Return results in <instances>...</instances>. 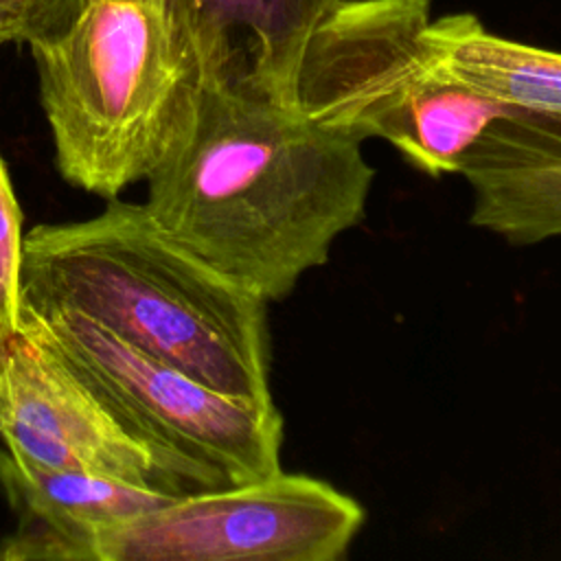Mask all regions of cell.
Here are the masks:
<instances>
[{
  "instance_id": "6da1fadb",
  "label": "cell",
  "mask_w": 561,
  "mask_h": 561,
  "mask_svg": "<svg viewBox=\"0 0 561 561\" xmlns=\"http://www.w3.org/2000/svg\"><path fill=\"white\" fill-rule=\"evenodd\" d=\"M373 180L359 140L250 85L199 79L145 206L169 239L272 302L364 219Z\"/></svg>"
},
{
  "instance_id": "7a4b0ae2",
  "label": "cell",
  "mask_w": 561,
  "mask_h": 561,
  "mask_svg": "<svg viewBox=\"0 0 561 561\" xmlns=\"http://www.w3.org/2000/svg\"><path fill=\"white\" fill-rule=\"evenodd\" d=\"M24 305L66 309L226 394L274 405L265 300L118 202L24 237Z\"/></svg>"
},
{
  "instance_id": "3957f363",
  "label": "cell",
  "mask_w": 561,
  "mask_h": 561,
  "mask_svg": "<svg viewBox=\"0 0 561 561\" xmlns=\"http://www.w3.org/2000/svg\"><path fill=\"white\" fill-rule=\"evenodd\" d=\"M31 50L59 173L110 199L147 180L199 83L178 0H83Z\"/></svg>"
},
{
  "instance_id": "277c9868",
  "label": "cell",
  "mask_w": 561,
  "mask_h": 561,
  "mask_svg": "<svg viewBox=\"0 0 561 561\" xmlns=\"http://www.w3.org/2000/svg\"><path fill=\"white\" fill-rule=\"evenodd\" d=\"M432 0H342L300 61L296 107L359 142L379 138L432 178L460 173L502 121L524 114L451 77L430 53Z\"/></svg>"
},
{
  "instance_id": "5b68a950",
  "label": "cell",
  "mask_w": 561,
  "mask_h": 561,
  "mask_svg": "<svg viewBox=\"0 0 561 561\" xmlns=\"http://www.w3.org/2000/svg\"><path fill=\"white\" fill-rule=\"evenodd\" d=\"M22 324L138 438L184 465L202 489L280 471L276 405L226 394L66 309L22 305Z\"/></svg>"
},
{
  "instance_id": "8992f818",
  "label": "cell",
  "mask_w": 561,
  "mask_h": 561,
  "mask_svg": "<svg viewBox=\"0 0 561 561\" xmlns=\"http://www.w3.org/2000/svg\"><path fill=\"white\" fill-rule=\"evenodd\" d=\"M364 508L324 480L272 473L173 495L96 541L94 561H335Z\"/></svg>"
},
{
  "instance_id": "52a82bcc",
  "label": "cell",
  "mask_w": 561,
  "mask_h": 561,
  "mask_svg": "<svg viewBox=\"0 0 561 561\" xmlns=\"http://www.w3.org/2000/svg\"><path fill=\"white\" fill-rule=\"evenodd\" d=\"M0 436L13 456L48 469L112 476L171 495L204 491L173 456L131 434L22 322L0 366Z\"/></svg>"
},
{
  "instance_id": "ba28073f",
  "label": "cell",
  "mask_w": 561,
  "mask_h": 561,
  "mask_svg": "<svg viewBox=\"0 0 561 561\" xmlns=\"http://www.w3.org/2000/svg\"><path fill=\"white\" fill-rule=\"evenodd\" d=\"M0 484L18 515L0 543L2 561H94L103 533L173 497L112 476L48 469L9 449L0 451Z\"/></svg>"
},
{
  "instance_id": "9c48e42d",
  "label": "cell",
  "mask_w": 561,
  "mask_h": 561,
  "mask_svg": "<svg viewBox=\"0 0 561 561\" xmlns=\"http://www.w3.org/2000/svg\"><path fill=\"white\" fill-rule=\"evenodd\" d=\"M342 0H178L199 79L234 81L296 107L307 44Z\"/></svg>"
},
{
  "instance_id": "30bf717a",
  "label": "cell",
  "mask_w": 561,
  "mask_h": 561,
  "mask_svg": "<svg viewBox=\"0 0 561 561\" xmlns=\"http://www.w3.org/2000/svg\"><path fill=\"white\" fill-rule=\"evenodd\" d=\"M471 224L515 245L561 239V125L519 116L465 158Z\"/></svg>"
},
{
  "instance_id": "8fae6325",
  "label": "cell",
  "mask_w": 561,
  "mask_h": 561,
  "mask_svg": "<svg viewBox=\"0 0 561 561\" xmlns=\"http://www.w3.org/2000/svg\"><path fill=\"white\" fill-rule=\"evenodd\" d=\"M425 39L434 59L471 90L561 125V53L495 35L471 13L432 20Z\"/></svg>"
},
{
  "instance_id": "7c38bea8",
  "label": "cell",
  "mask_w": 561,
  "mask_h": 561,
  "mask_svg": "<svg viewBox=\"0 0 561 561\" xmlns=\"http://www.w3.org/2000/svg\"><path fill=\"white\" fill-rule=\"evenodd\" d=\"M22 210L0 153V366L20 333L24 305Z\"/></svg>"
},
{
  "instance_id": "4fadbf2b",
  "label": "cell",
  "mask_w": 561,
  "mask_h": 561,
  "mask_svg": "<svg viewBox=\"0 0 561 561\" xmlns=\"http://www.w3.org/2000/svg\"><path fill=\"white\" fill-rule=\"evenodd\" d=\"M81 4L83 0H0V44H46L72 24Z\"/></svg>"
}]
</instances>
